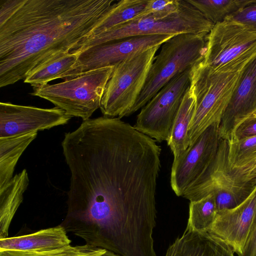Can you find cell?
I'll list each match as a JSON object with an SVG mask.
<instances>
[{
    "instance_id": "obj_31",
    "label": "cell",
    "mask_w": 256,
    "mask_h": 256,
    "mask_svg": "<svg viewBox=\"0 0 256 256\" xmlns=\"http://www.w3.org/2000/svg\"><path fill=\"white\" fill-rule=\"evenodd\" d=\"M100 256H122L114 252L106 250V251Z\"/></svg>"
},
{
    "instance_id": "obj_21",
    "label": "cell",
    "mask_w": 256,
    "mask_h": 256,
    "mask_svg": "<svg viewBox=\"0 0 256 256\" xmlns=\"http://www.w3.org/2000/svg\"><path fill=\"white\" fill-rule=\"evenodd\" d=\"M37 135L38 132H33L18 136L0 138V188L12 178L18 160Z\"/></svg>"
},
{
    "instance_id": "obj_7",
    "label": "cell",
    "mask_w": 256,
    "mask_h": 256,
    "mask_svg": "<svg viewBox=\"0 0 256 256\" xmlns=\"http://www.w3.org/2000/svg\"><path fill=\"white\" fill-rule=\"evenodd\" d=\"M156 46L128 57L114 66L102 99L104 116H128L146 82L156 54Z\"/></svg>"
},
{
    "instance_id": "obj_19",
    "label": "cell",
    "mask_w": 256,
    "mask_h": 256,
    "mask_svg": "<svg viewBox=\"0 0 256 256\" xmlns=\"http://www.w3.org/2000/svg\"><path fill=\"white\" fill-rule=\"evenodd\" d=\"M196 108V98L190 86L188 88L166 141L173 155V162L178 160L188 148L187 134Z\"/></svg>"
},
{
    "instance_id": "obj_15",
    "label": "cell",
    "mask_w": 256,
    "mask_h": 256,
    "mask_svg": "<svg viewBox=\"0 0 256 256\" xmlns=\"http://www.w3.org/2000/svg\"><path fill=\"white\" fill-rule=\"evenodd\" d=\"M256 114V54L242 70L230 100L219 125L220 139L230 141L244 120Z\"/></svg>"
},
{
    "instance_id": "obj_20",
    "label": "cell",
    "mask_w": 256,
    "mask_h": 256,
    "mask_svg": "<svg viewBox=\"0 0 256 256\" xmlns=\"http://www.w3.org/2000/svg\"><path fill=\"white\" fill-rule=\"evenodd\" d=\"M148 2L149 0L116 1L101 18L86 39L137 18Z\"/></svg>"
},
{
    "instance_id": "obj_28",
    "label": "cell",
    "mask_w": 256,
    "mask_h": 256,
    "mask_svg": "<svg viewBox=\"0 0 256 256\" xmlns=\"http://www.w3.org/2000/svg\"><path fill=\"white\" fill-rule=\"evenodd\" d=\"M256 136V114L244 120L234 130L228 142L237 141Z\"/></svg>"
},
{
    "instance_id": "obj_1",
    "label": "cell",
    "mask_w": 256,
    "mask_h": 256,
    "mask_svg": "<svg viewBox=\"0 0 256 256\" xmlns=\"http://www.w3.org/2000/svg\"><path fill=\"white\" fill-rule=\"evenodd\" d=\"M70 173L66 214L96 228H110L157 213L161 148L118 118L83 121L64 134Z\"/></svg>"
},
{
    "instance_id": "obj_9",
    "label": "cell",
    "mask_w": 256,
    "mask_h": 256,
    "mask_svg": "<svg viewBox=\"0 0 256 256\" xmlns=\"http://www.w3.org/2000/svg\"><path fill=\"white\" fill-rule=\"evenodd\" d=\"M191 68L174 77L142 108L137 116L136 129L159 142L168 140L182 98L190 85Z\"/></svg>"
},
{
    "instance_id": "obj_12",
    "label": "cell",
    "mask_w": 256,
    "mask_h": 256,
    "mask_svg": "<svg viewBox=\"0 0 256 256\" xmlns=\"http://www.w3.org/2000/svg\"><path fill=\"white\" fill-rule=\"evenodd\" d=\"M219 125L214 124L209 126L178 160L172 162L170 185L177 196H182L214 160L220 140Z\"/></svg>"
},
{
    "instance_id": "obj_13",
    "label": "cell",
    "mask_w": 256,
    "mask_h": 256,
    "mask_svg": "<svg viewBox=\"0 0 256 256\" xmlns=\"http://www.w3.org/2000/svg\"><path fill=\"white\" fill-rule=\"evenodd\" d=\"M72 118L56 106L45 108L0 102V138L49 130L68 124Z\"/></svg>"
},
{
    "instance_id": "obj_8",
    "label": "cell",
    "mask_w": 256,
    "mask_h": 256,
    "mask_svg": "<svg viewBox=\"0 0 256 256\" xmlns=\"http://www.w3.org/2000/svg\"><path fill=\"white\" fill-rule=\"evenodd\" d=\"M228 141L220 140L216 158L206 170L184 192L182 197L190 202L212 194L218 212L234 208L244 202L256 186V180H236L229 172Z\"/></svg>"
},
{
    "instance_id": "obj_11",
    "label": "cell",
    "mask_w": 256,
    "mask_h": 256,
    "mask_svg": "<svg viewBox=\"0 0 256 256\" xmlns=\"http://www.w3.org/2000/svg\"><path fill=\"white\" fill-rule=\"evenodd\" d=\"M202 62L216 69L256 50V32L238 22L225 20L207 34Z\"/></svg>"
},
{
    "instance_id": "obj_18",
    "label": "cell",
    "mask_w": 256,
    "mask_h": 256,
    "mask_svg": "<svg viewBox=\"0 0 256 256\" xmlns=\"http://www.w3.org/2000/svg\"><path fill=\"white\" fill-rule=\"evenodd\" d=\"M28 184V174L24 169L0 188V239L8 237L10 226L23 200Z\"/></svg>"
},
{
    "instance_id": "obj_22",
    "label": "cell",
    "mask_w": 256,
    "mask_h": 256,
    "mask_svg": "<svg viewBox=\"0 0 256 256\" xmlns=\"http://www.w3.org/2000/svg\"><path fill=\"white\" fill-rule=\"evenodd\" d=\"M78 55L70 52L60 54L32 71L24 80L33 88L46 85L70 70L76 63Z\"/></svg>"
},
{
    "instance_id": "obj_14",
    "label": "cell",
    "mask_w": 256,
    "mask_h": 256,
    "mask_svg": "<svg viewBox=\"0 0 256 256\" xmlns=\"http://www.w3.org/2000/svg\"><path fill=\"white\" fill-rule=\"evenodd\" d=\"M256 216V186L248 197L239 205L218 212L216 220L208 232L223 240L237 256H241Z\"/></svg>"
},
{
    "instance_id": "obj_26",
    "label": "cell",
    "mask_w": 256,
    "mask_h": 256,
    "mask_svg": "<svg viewBox=\"0 0 256 256\" xmlns=\"http://www.w3.org/2000/svg\"><path fill=\"white\" fill-rule=\"evenodd\" d=\"M106 250L86 244L76 246L70 245L63 248L43 252L0 251V256H100Z\"/></svg>"
},
{
    "instance_id": "obj_29",
    "label": "cell",
    "mask_w": 256,
    "mask_h": 256,
    "mask_svg": "<svg viewBox=\"0 0 256 256\" xmlns=\"http://www.w3.org/2000/svg\"><path fill=\"white\" fill-rule=\"evenodd\" d=\"M229 172L237 180L245 182L256 180V160L242 168L235 169L229 168Z\"/></svg>"
},
{
    "instance_id": "obj_6",
    "label": "cell",
    "mask_w": 256,
    "mask_h": 256,
    "mask_svg": "<svg viewBox=\"0 0 256 256\" xmlns=\"http://www.w3.org/2000/svg\"><path fill=\"white\" fill-rule=\"evenodd\" d=\"M113 68L114 66L105 67L56 84L33 88L30 94L47 100L71 116L84 121L100 108Z\"/></svg>"
},
{
    "instance_id": "obj_25",
    "label": "cell",
    "mask_w": 256,
    "mask_h": 256,
    "mask_svg": "<svg viewBox=\"0 0 256 256\" xmlns=\"http://www.w3.org/2000/svg\"><path fill=\"white\" fill-rule=\"evenodd\" d=\"M256 160V136L228 142V160L230 169L246 166Z\"/></svg>"
},
{
    "instance_id": "obj_5",
    "label": "cell",
    "mask_w": 256,
    "mask_h": 256,
    "mask_svg": "<svg viewBox=\"0 0 256 256\" xmlns=\"http://www.w3.org/2000/svg\"><path fill=\"white\" fill-rule=\"evenodd\" d=\"M206 36L181 34L162 44L150 68L144 86L128 116L144 106L176 76L203 60Z\"/></svg>"
},
{
    "instance_id": "obj_10",
    "label": "cell",
    "mask_w": 256,
    "mask_h": 256,
    "mask_svg": "<svg viewBox=\"0 0 256 256\" xmlns=\"http://www.w3.org/2000/svg\"><path fill=\"white\" fill-rule=\"evenodd\" d=\"M174 36L169 34L133 36L88 48L77 54L76 63L61 78L67 80L97 69L114 66L134 54L161 46Z\"/></svg>"
},
{
    "instance_id": "obj_4",
    "label": "cell",
    "mask_w": 256,
    "mask_h": 256,
    "mask_svg": "<svg viewBox=\"0 0 256 256\" xmlns=\"http://www.w3.org/2000/svg\"><path fill=\"white\" fill-rule=\"evenodd\" d=\"M214 24L186 0H180L178 10L168 16L152 14L92 36L80 43L72 53L78 54L99 44L138 36L208 34Z\"/></svg>"
},
{
    "instance_id": "obj_3",
    "label": "cell",
    "mask_w": 256,
    "mask_h": 256,
    "mask_svg": "<svg viewBox=\"0 0 256 256\" xmlns=\"http://www.w3.org/2000/svg\"><path fill=\"white\" fill-rule=\"evenodd\" d=\"M256 54V50L216 69L202 60L192 68L190 86L196 96V108L188 132V148L209 126L220 124L242 70Z\"/></svg>"
},
{
    "instance_id": "obj_16",
    "label": "cell",
    "mask_w": 256,
    "mask_h": 256,
    "mask_svg": "<svg viewBox=\"0 0 256 256\" xmlns=\"http://www.w3.org/2000/svg\"><path fill=\"white\" fill-rule=\"evenodd\" d=\"M165 256H236L223 240L208 232L184 231L170 246Z\"/></svg>"
},
{
    "instance_id": "obj_24",
    "label": "cell",
    "mask_w": 256,
    "mask_h": 256,
    "mask_svg": "<svg viewBox=\"0 0 256 256\" xmlns=\"http://www.w3.org/2000/svg\"><path fill=\"white\" fill-rule=\"evenodd\" d=\"M186 0L214 24L224 21L250 2V0Z\"/></svg>"
},
{
    "instance_id": "obj_27",
    "label": "cell",
    "mask_w": 256,
    "mask_h": 256,
    "mask_svg": "<svg viewBox=\"0 0 256 256\" xmlns=\"http://www.w3.org/2000/svg\"><path fill=\"white\" fill-rule=\"evenodd\" d=\"M226 20L240 23L256 32V0H250L246 6L230 15Z\"/></svg>"
},
{
    "instance_id": "obj_30",
    "label": "cell",
    "mask_w": 256,
    "mask_h": 256,
    "mask_svg": "<svg viewBox=\"0 0 256 256\" xmlns=\"http://www.w3.org/2000/svg\"><path fill=\"white\" fill-rule=\"evenodd\" d=\"M241 256H256V216Z\"/></svg>"
},
{
    "instance_id": "obj_2",
    "label": "cell",
    "mask_w": 256,
    "mask_h": 256,
    "mask_svg": "<svg viewBox=\"0 0 256 256\" xmlns=\"http://www.w3.org/2000/svg\"><path fill=\"white\" fill-rule=\"evenodd\" d=\"M115 0H0V87L85 40Z\"/></svg>"
},
{
    "instance_id": "obj_17",
    "label": "cell",
    "mask_w": 256,
    "mask_h": 256,
    "mask_svg": "<svg viewBox=\"0 0 256 256\" xmlns=\"http://www.w3.org/2000/svg\"><path fill=\"white\" fill-rule=\"evenodd\" d=\"M60 224L30 234L0 239V251L43 252L70 246L71 240Z\"/></svg>"
},
{
    "instance_id": "obj_23",
    "label": "cell",
    "mask_w": 256,
    "mask_h": 256,
    "mask_svg": "<svg viewBox=\"0 0 256 256\" xmlns=\"http://www.w3.org/2000/svg\"><path fill=\"white\" fill-rule=\"evenodd\" d=\"M218 210L214 194L190 202L189 216L185 231L208 232L212 228Z\"/></svg>"
}]
</instances>
